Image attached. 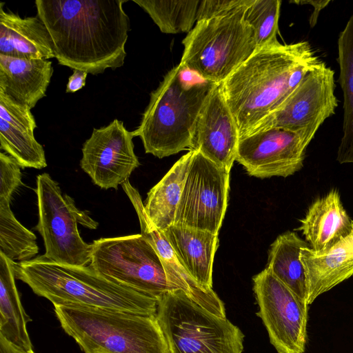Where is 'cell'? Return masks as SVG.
<instances>
[{
  "label": "cell",
  "mask_w": 353,
  "mask_h": 353,
  "mask_svg": "<svg viewBox=\"0 0 353 353\" xmlns=\"http://www.w3.org/2000/svg\"><path fill=\"white\" fill-rule=\"evenodd\" d=\"M128 0H36L59 64L92 74L121 67L130 30Z\"/></svg>",
  "instance_id": "cell-1"
},
{
  "label": "cell",
  "mask_w": 353,
  "mask_h": 353,
  "mask_svg": "<svg viewBox=\"0 0 353 353\" xmlns=\"http://www.w3.org/2000/svg\"><path fill=\"white\" fill-rule=\"evenodd\" d=\"M321 60L305 41L257 50L221 84L240 139L276 111Z\"/></svg>",
  "instance_id": "cell-2"
},
{
  "label": "cell",
  "mask_w": 353,
  "mask_h": 353,
  "mask_svg": "<svg viewBox=\"0 0 353 353\" xmlns=\"http://www.w3.org/2000/svg\"><path fill=\"white\" fill-rule=\"evenodd\" d=\"M12 264L16 279L54 306L157 314V300L103 276L90 265L59 264L43 255L24 262L12 261Z\"/></svg>",
  "instance_id": "cell-3"
},
{
  "label": "cell",
  "mask_w": 353,
  "mask_h": 353,
  "mask_svg": "<svg viewBox=\"0 0 353 353\" xmlns=\"http://www.w3.org/2000/svg\"><path fill=\"white\" fill-rule=\"evenodd\" d=\"M217 83L205 80L180 63L150 93L138 128L145 153L159 159L192 148L199 114Z\"/></svg>",
  "instance_id": "cell-4"
},
{
  "label": "cell",
  "mask_w": 353,
  "mask_h": 353,
  "mask_svg": "<svg viewBox=\"0 0 353 353\" xmlns=\"http://www.w3.org/2000/svg\"><path fill=\"white\" fill-rule=\"evenodd\" d=\"M54 307L62 328L85 353H170L156 315Z\"/></svg>",
  "instance_id": "cell-5"
},
{
  "label": "cell",
  "mask_w": 353,
  "mask_h": 353,
  "mask_svg": "<svg viewBox=\"0 0 353 353\" xmlns=\"http://www.w3.org/2000/svg\"><path fill=\"white\" fill-rule=\"evenodd\" d=\"M246 8L196 21L182 41L180 63L205 80L222 83L257 50L254 31L244 19Z\"/></svg>",
  "instance_id": "cell-6"
},
{
  "label": "cell",
  "mask_w": 353,
  "mask_h": 353,
  "mask_svg": "<svg viewBox=\"0 0 353 353\" xmlns=\"http://www.w3.org/2000/svg\"><path fill=\"white\" fill-rule=\"evenodd\" d=\"M156 316L170 353H242L244 334L226 317L192 301L183 290L164 294Z\"/></svg>",
  "instance_id": "cell-7"
},
{
  "label": "cell",
  "mask_w": 353,
  "mask_h": 353,
  "mask_svg": "<svg viewBox=\"0 0 353 353\" xmlns=\"http://www.w3.org/2000/svg\"><path fill=\"white\" fill-rule=\"evenodd\" d=\"M36 185L39 221L35 229L43 240V256L59 264L86 266L91 261L92 245L81 237L78 224L94 230L99 223L77 208L70 196L63 194L48 173L39 174Z\"/></svg>",
  "instance_id": "cell-8"
},
{
  "label": "cell",
  "mask_w": 353,
  "mask_h": 353,
  "mask_svg": "<svg viewBox=\"0 0 353 353\" xmlns=\"http://www.w3.org/2000/svg\"><path fill=\"white\" fill-rule=\"evenodd\" d=\"M92 245L90 265L103 276L157 301L177 290L168 282L158 254L141 234L101 238Z\"/></svg>",
  "instance_id": "cell-9"
},
{
  "label": "cell",
  "mask_w": 353,
  "mask_h": 353,
  "mask_svg": "<svg viewBox=\"0 0 353 353\" xmlns=\"http://www.w3.org/2000/svg\"><path fill=\"white\" fill-rule=\"evenodd\" d=\"M192 151L174 224L218 235L228 205L230 172Z\"/></svg>",
  "instance_id": "cell-10"
},
{
  "label": "cell",
  "mask_w": 353,
  "mask_h": 353,
  "mask_svg": "<svg viewBox=\"0 0 353 353\" xmlns=\"http://www.w3.org/2000/svg\"><path fill=\"white\" fill-rule=\"evenodd\" d=\"M259 307L256 313L279 353H304L307 342V304L266 268L253 277Z\"/></svg>",
  "instance_id": "cell-11"
},
{
  "label": "cell",
  "mask_w": 353,
  "mask_h": 353,
  "mask_svg": "<svg viewBox=\"0 0 353 353\" xmlns=\"http://www.w3.org/2000/svg\"><path fill=\"white\" fill-rule=\"evenodd\" d=\"M316 132L272 128L239 139L236 161L250 176L287 177L303 167L305 151Z\"/></svg>",
  "instance_id": "cell-12"
},
{
  "label": "cell",
  "mask_w": 353,
  "mask_h": 353,
  "mask_svg": "<svg viewBox=\"0 0 353 353\" xmlns=\"http://www.w3.org/2000/svg\"><path fill=\"white\" fill-rule=\"evenodd\" d=\"M334 89V72L321 61L305 75L279 108L249 134L272 128L307 129L316 132L322 123L335 113L339 101Z\"/></svg>",
  "instance_id": "cell-13"
},
{
  "label": "cell",
  "mask_w": 353,
  "mask_h": 353,
  "mask_svg": "<svg viewBox=\"0 0 353 353\" xmlns=\"http://www.w3.org/2000/svg\"><path fill=\"white\" fill-rule=\"evenodd\" d=\"M133 133L117 119L108 125L93 128L82 147L81 169L103 189L117 190L139 167L134 151Z\"/></svg>",
  "instance_id": "cell-14"
},
{
  "label": "cell",
  "mask_w": 353,
  "mask_h": 353,
  "mask_svg": "<svg viewBox=\"0 0 353 353\" xmlns=\"http://www.w3.org/2000/svg\"><path fill=\"white\" fill-rule=\"evenodd\" d=\"M240 137L237 125L223 93L214 85L198 119L192 148L218 166L230 172Z\"/></svg>",
  "instance_id": "cell-15"
},
{
  "label": "cell",
  "mask_w": 353,
  "mask_h": 353,
  "mask_svg": "<svg viewBox=\"0 0 353 353\" xmlns=\"http://www.w3.org/2000/svg\"><path fill=\"white\" fill-rule=\"evenodd\" d=\"M122 188L137 214L141 234L158 254L168 282L175 289L183 290L192 301L214 314L225 316L223 301L214 292L202 288L189 274L180 261L164 232L150 221L144 208L139 191L127 180Z\"/></svg>",
  "instance_id": "cell-16"
},
{
  "label": "cell",
  "mask_w": 353,
  "mask_h": 353,
  "mask_svg": "<svg viewBox=\"0 0 353 353\" xmlns=\"http://www.w3.org/2000/svg\"><path fill=\"white\" fill-rule=\"evenodd\" d=\"M37 127L30 108L0 91V148L21 168L47 166L44 149L34 137Z\"/></svg>",
  "instance_id": "cell-17"
},
{
  "label": "cell",
  "mask_w": 353,
  "mask_h": 353,
  "mask_svg": "<svg viewBox=\"0 0 353 353\" xmlns=\"http://www.w3.org/2000/svg\"><path fill=\"white\" fill-rule=\"evenodd\" d=\"M307 287V303L353 275V229L332 247L316 252L304 248L300 252Z\"/></svg>",
  "instance_id": "cell-18"
},
{
  "label": "cell",
  "mask_w": 353,
  "mask_h": 353,
  "mask_svg": "<svg viewBox=\"0 0 353 353\" xmlns=\"http://www.w3.org/2000/svg\"><path fill=\"white\" fill-rule=\"evenodd\" d=\"M299 221L301 225L295 230L301 231L310 248L316 252L328 250L353 229V220L336 189L315 199Z\"/></svg>",
  "instance_id": "cell-19"
},
{
  "label": "cell",
  "mask_w": 353,
  "mask_h": 353,
  "mask_svg": "<svg viewBox=\"0 0 353 353\" xmlns=\"http://www.w3.org/2000/svg\"><path fill=\"white\" fill-rule=\"evenodd\" d=\"M4 3H0V54L25 59L54 58L51 37L40 18H22L6 11Z\"/></svg>",
  "instance_id": "cell-20"
},
{
  "label": "cell",
  "mask_w": 353,
  "mask_h": 353,
  "mask_svg": "<svg viewBox=\"0 0 353 353\" xmlns=\"http://www.w3.org/2000/svg\"><path fill=\"white\" fill-rule=\"evenodd\" d=\"M52 74L50 61L0 54V91L30 109L46 97Z\"/></svg>",
  "instance_id": "cell-21"
},
{
  "label": "cell",
  "mask_w": 353,
  "mask_h": 353,
  "mask_svg": "<svg viewBox=\"0 0 353 353\" xmlns=\"http://www.w3.org/2000/svg\"><path fill=\"white\" fill-rule=\"evenodd\" d=\"M163 232L192 277L207 291H214L212 267L219 246L218 235L174 224Z\"/></svg>",
  "instance_id": "cell-22"
},
{
  "label": "cell",
  "mask_w": 353,
  "mask_h": 353,
  "mask_svg": "<svg viewBox=\"0 0 353 353\" xmlns=\"http://www.w3.org/2000/svg\"><path fill=\"white\" fill-rule=\"evenodd\" d=\"M192 150L183 155L148 193L144 208L150 221L160 230L174 224Z\"/></svg>",
  "instance_id": "cell-23"
},
{
  "label": "cell",
  "mask_w": 353,
  "mask_h": 353,
  "mask_svg": "<svg viewBox=\"0 0 353 353\" xmlns=\"http://www.w3.org/2000/svg\"><path fill=\"white\" fill-rule=\"evenodd\" d=\"M304 248H310L308 243L295 232L279 235L270 245L266 268L307 303L306 276L300 260V252Z\"/></svg>",
  "instance_id": "cell-24"
},
{
  "label": "cell",
  "mask_w": 353,
  "mask_h": 353,
  "mask_svg": "<svg viewBox=\"0 0 353 353\" xmlns=\"http://www.w3.org/2000/svg\"><path fill=\"white\" fill-rule=\"evenodd\" d=\"M12 261L0 252V334L28 350L32 345L26 328L27 316L15 284Z\"/></svg>",
  "instance_id": "cell-25"
},
{
  "label": "cell",
  "mask_w": 353,
  "mask_h": 353,
  "mask_svg": "<svg viewBox=\"0 0 353 353\" xmlns=\"http://www.w3.org/2000/svg\"><path fill=\"white\" fill-rule=\"evenodd\" d=\"M339 77L338 82L343 95V136L336 160L342 164L353 163V15L338 39Z\"/></svg>",
  "instance_id": "cell-26"
},
{
  "label": "cell",
  "mask_w": 353,
  "mask_h": 353,
  "mask_svg": "<svg viewBox=\"0 0 353 353\" xmlns=\"http://www.w3.org/2000/svg\"><path fill=\"white\" fill-rule=\"evenodd\" d=\"M151 17L161 32L188 33L197 21L199 0H132Z\"/></svg>",
  "instance_id": "cell-27"
},
{
  "label": "cell",
  "mask_w": 353,
  "mask_h": 353,
  "mask_svg": "<svg viewBox=\"0 0 353 353\" xmlns=\"http://www.w3.org/2000/svg\"><path fill=\"white\" fill-rule=\"evenodd\" d=\"M10 203L0 199V252L14 262L32 260L39 252L37 237L16 219Z\"/></svg>",
  "instance_id": "cell-28"
},
{
  "label": "cell",
  "mask_w": 353,
  "mask_h": 353,
  "mask_svg": "<svg viewBox=\"0 0 353 353\" xmlns=\"http://www.w3.org/2000/svg\"><path fill=\"white\" fill-rule=\"evenodd\" d=\"M281 1L252 0L244 19L252 28L257 50L279 43L277 33Z\"/></svg>",
  "instance_id": "cell-29"
},
{
  "label": "cell",
  "mask_w": 353,
  "mask_h": 353,
  "mask_svg": "<svg viewBox=\"0 0 353 353\" xmlns=\"http://www.w3.org/2000/svg\"><path fill=\"white\" fill-rule=\"evenodd\" d=\"M20 165L10 155L0 153V199L10 200L22 185Z\"/></svg>",
  "instance_id": "cell-30"
},
{
  "label": "cell",
  "mask_w": 353,
  "mask_h": 353,
  "mask_svg": "<svg viewBox=\"0 0 353 353\" xmlns=\"http://www.w3.org/2000/svg\"><path fill=\"white\" fill-rule=\"evenodd\" d=\"M252 0H203L200 1L197 21L226 16L248 6Z\"/></svg>",
  "instance_id": "cell-31"
},
{
  "label": "cell",
  "mask_w": 353,
  "mask_h": 353,
  "mask_svg": "<svg viewBox=\"0 0 353 353\" xmlns=\"http://www.w3.org/2000/svg\"><path fill=\"white\" fill-rule=\"evenodd\" d=\"M290 2L299 6L309 4L313 7V12L309 19L310 26L311 28H313L316 24L321 11L331 1L330 0H297L290 1Z\"/></svg>",
  "instance_id": "cell-32"
},
{
  "label": "cell",
  "mask_w": 353,
  "mask_h": 353,
  "mask_svg": "<svg viewBox=\"0 0 353 353\" xmlns=\"http://www.w3.org/2000/svg\"><path fill=\"white\" fill-rule=\"evenodd\" d=\"M88 74L85 71L73 70L72 74L68 78L65 92L67 93H74L83 88L85 85V79Z\"/></svg>",
  "instance_id": "cell-33"
},
{
  "label": "cell",
  "mask_w": 353,
  "mask_h": 353,
  "mask_svg": "<svg viewBox=\"0 0 353 353\" xmlns=\"http://www.w3.org/2000/svg\"><path fill=\"white\" fill-rule=\"evenodd\" d=\"M0 353H34L33 350H28L6 339L0 334Z\"/></svg>",
  "instance_id": "cell-34"
}]
</instances>
